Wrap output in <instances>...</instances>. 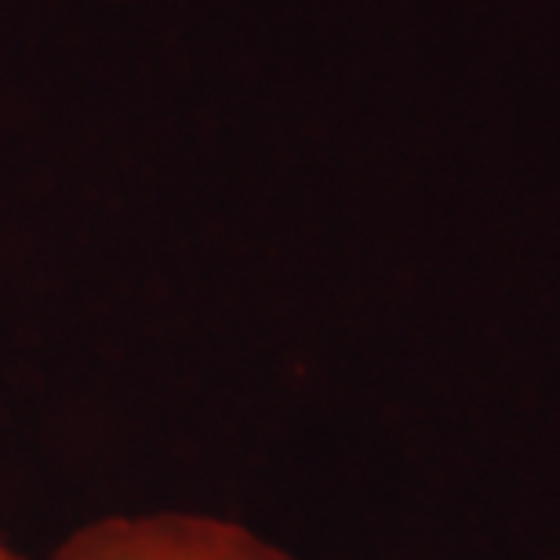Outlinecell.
I'll list each match as a JSON object with an SVG mask.
<instances>
[{
  "instance_id": "obj_1",
  "label": "cell",
  "mask_w": 560,
  "mask_h": 560,
  "mask_svg": "<svg viewBox=\"0 0 560 560\" xmlns=\"http://www.w3.org/2000/svg\"><path fill=\"white\" fill-rule=\"evenodd\" d=\"M55 560H291L248 528L205 513L114 517L77 532Z\"/></svg>"
},
{
  "instance_id": "obj_2",
  "label": "cell",
  "mask_w": 560,
  "mask_h": 560,
  "mask_svg": "<svg viewBox=\"0 0 560 560\" xmlns=\"http://www.w3.org/2000/svg\"><path fill=\"white\" fill-rule=\"evenodd\" d=\"M0 560H30V557H22L19 550H11V546L0 539Z\"/></svg>"
}]
</instances>
